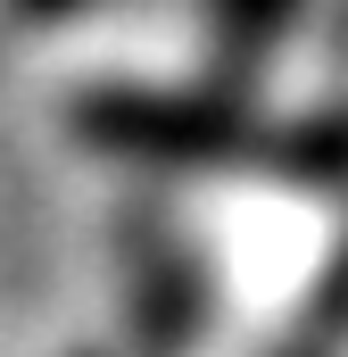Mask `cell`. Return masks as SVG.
Masks as SVG:
<instances>
[{
	"mask_svg": "<svg viewBox=\"0 0 348 357\" xmlns=\"http://www.w3.org/2000/svg\"><path fill=\"white\" fill-rule=\"evenodd\" d=\"M75 133L150 167H274V133L232 91H84Z\"/></svg>",
	"mask_w": 348,
	"mask_h": 357,
	"instance_id": "6da1fadb",
	"label": "cell"
},
{
	"mask_svg": "<svg viewBox=\"0 0 348 357\" xmlns=\"http://www.w3.org/2000/svg\"><path fill=\"white\" fill-rule=\"evenodd\" d=\"M125 282H133V333H141V349L150 357H174L191 333H199V266L174 250L166 233L150 225V216H133V233H125Z\"/></svg>",
	"mask_w": 348,
	"mask_h": 357,
	"instance_id": "7a4b0ae2",
	"label": "cell"
},
{
	"mask_svg": "<svg viewBox=\"0 0 348 357\" xmlns=\"http://www.w3.org/2000/svg\"><path fill=\"white\" fill-rule=\"evenodd\" d=\"M290 17H299V0H216V59H224V75L249 84L265 59L282 50Z\"/></svg>",
	"mask_w": 348,
	"mask_h": 357,
	"instance_id": "3957f363",
	"label": "cell"
},
{
	"mask_svg": "<svg viewBox=\"0 0 348 357\" xmlns=\"http://www.w3.org/2000/svg\"><path fill=\"white\" fill-rule=\"evenodd\" d=\"M265 175L290 183H348V116H307L274 133V167Z\"/></svg>",
	"mask_w": 348,
	"mask_h": 357,
	"instance_id": "277c9868",
	"label": "cell"
},
{
	"mask_svg": "<svg viewBox=\"0 0 348 357\" xmlns=\"http://www.w3.org/2000/svg\"><path fill=\"white\" fill-rule=\"evenodd\" d=\"M307 324H315V333H340V324H348V258L324 274V291H315V316H307Z\"/></svg>",
	"mask_w": 348,
	"mask_h": 357,
	"instance_id": "5b68a950",
	"label": "cell"
},
{
	"mask_svg": "<svg viewBox=\"0 0 348 357\" xmlns=\"http://www.w3.org/2000/svg\"><path fill=\"white\" fill-rule=\"evenodd\" d=\"M25 8H75V0H25Z\"/></svg>",
	"mask_w": 348,
	"mask_h": 357,
	"instance_id": "8992f818",
	"label": "cell"
}]
</instances>
